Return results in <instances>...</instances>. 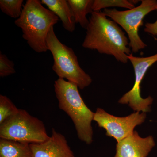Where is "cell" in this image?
I'll list each match as a JSON object with an SVG mask.
<instances>
[{"label": "cell", "mask_w": 157, "mask_h": 157, "mask_svg": "<svg viewBox=\"0 0 157 157\" xmlns=\"http://www.w3.org/2000/svg\"><path fill=\"white\" fill-rule=\"evenodd\" d=\"M89 20L82 47L112 56L121 63H128L131 54L129 39L117 24L101 11H93Z\"/></svg>", "instance_id": "cell-1"}, {"label": "cell", "mask_w": 157, "mask_h": 157, "mask_svg": "<svg viewBox=\"0 0 157 157\" xmlns=\"http://www.w3.org/2000/svg\"><path fill=\"white\" fill-rule=\"evenodd\" d=\"M59 17L42 6L39 0H27L19 18L14 21L21 29L22 37L38 53L48 50L46 38L50 29L58 22Z\"/></svg>", "instance_id": "cell-2"}, {"label": "cell", "mask_w": 157, "mask_h": 157, "mask_svg": "<svg viewBox=\"0 0 157 157\" xmlns=\"http://www.w3.org/2000/svg\"><path fill=\"white\" fill-rule=\"evenodd\" d=\"M76 85L63 78L55 81L54 90L59 107L73 121L78 138L88 144L92 143L93 130L91 125L95 113L86 106Z\"/></svg>", "instance_id": "cell-3"}, {"label": "cell", "mask_w": 157, "mask_h": 157, "mask_svg": "<svg viewBox=\"0 0 157 157\" xmlns=\"http://www.w3.org/2000/svg\"><path fill=\"white\" fill-rule=\"evenodd\" d=\"M46 45L53 56L52 70L59 78L67 79L81 90L89 86L92 82L91 77L80 67L73 49L59 40L53 27L47 36Z\"/></svg>", "instance_id": "cell-4"}, {"label": "cell", "mask_w": 157, "mask_h": 157, "mask_svg": "<svg viewBox=\"0 0 157 157\" xmlns=\"http://www.w3.org/2000/svg\"><path fill=\"white\" fill-rule=\"evenodd\" d=\"M45 125L27 111L19 109L15 115L0 124V138L31 144L48 140Z\"/></svg>", "instance_id": "cell-5"}, {"label": "cell", "mask_w": 157, "mask_h": 157, "mask_svg": "<svg viewBox=\"0 0 157 157\" xmlns=\"http://www.w3.org/2000/svg\"><path fill=\"white\" fill-rule=\"evenodd\" d=\"M157 9L156 0H142L140 6L134 9L124 11L106 9L103 12L125 31L128 37L129 47L133 52L137 53L147 46L139 36V28L143 25L144 17Z\"/></svg>", "instance_id": "cell-6"}, {"label": "cell", "mask_w": 157, "mask_h": 157, "mask_svg": "<svg viewBox=\"0 0 157 157\" xmlns=\"http://www.w3.org/2000/svg\"><path fill=\"white\" fill-rule=\"evenodd\" d=\"M128 58L134 67L135 83L132 89L120 99L118 103L128 105L136 112H149L153 99L151 96L146 98L141 97L140 84L149 68L157 62V53L146 57L135 56L131 53L128 56Z\"/></svg>", "instance_id": "cell-7"}, {"label": "cell", "mask_w": 157, "mask_h": 157, "mask_svg": "<svg viewBox=\"0 0 157 157\" xmlns=\"http://www.w3.org/2000/svg\"><path fill=\"white\" fill-rule=\"evenodd\" d=\"M146 118L145 113L135 112L128 116L118 117L98 108L93 121L106 130V135L113 137L118 142L132 135L135 127L143 123Z\"/></svg>", "instance_id": "cell-8"}, {"label": "cell", "mask_w": 157, "mask_h": 157, "mask_svg": "<svg viewBox=\"0 0 157 157\" xmlns=\"http://www.w3.org/2000/svg\"><path fill=\"white\" fill-rule=\"evenodd\" d=\"M30 146L32 157H75L65 136L54 128L48 140Z\"/></svg>", "instance_id": "cell-9"}, {"label": "cell", "mask_w": 157, "mask_h": 157, "mask_svg": "<svg viewBox=\"0 0 157 157\" xmlns=\"http://www.w3.org/2000/svg\"><path fill=\"white\" fill-rule=\"evenodd\" d=\"M155 144L151 135L140 137L137 131L116 144L114 157H147Z\"/></svg>", "instance_id": "cell-10"}, {"label": "cell", "mask_w": 157, "mask_h": 157, "mask_svg": "<svg viewBox=\"0 0 157 157\" xmlns=\"http://www.w3.org/2000/svg\"><path fill=\"white\" fill-rule=\"evenodd\" d=\"M42 5L56 14L62 21L64 28L73 33L75 29V22L73 13L67 1L66 0H42Z\"/></svg>", "instance_id": "cell-11"}, {"label": "cell", "mask_w": 157, "mask_h": 157, "mask_svg": "<svg viewBox=\"0 0 157 157\" xmlns=\"http://www.w3.org/2000/svg\"><path fill=\"white\" fill-rule=\"evenodd\" d=\"M0 157H32L30 144L0 138Z\"/></svg>", "instance_id": "cell-12"}, {"label": "cell", "mask_w": 157, "mask_h": 157, "mask_svg": "<svg viewBox=\"0 0 157 157\" xmlns=\"http://www.w3.org/2000/svg\"><path fill=\"white\" fill-rule=\"evenodd\" d=\"M94 0H68L73 13L75 23H78L82 27L86 29L89 23L86 15L92 13Z\"/></svg>", "instance_id": "cell-13"}, {"label": "cell", "mask_w": 157, "mask_h": 157, "mask_svg": "<svg viewBox=\"0 0 157 157\" xmlns=\"http://www.w3.org/2000/svg\"><path fill=\"white\" fill-rule=\"evenodd\" d=\"M23 3V0H1L0 9L4 14L17 19L22 12Z\"/></svg>", "instance_id": "cell-14"}, {"label": "cell", "mask_w": 157, "mask_h": 157, "mask_svg": "<svg viewBox=\"0 0 157 157\" xmlns=\"http://www.w3.org/2000/svg\"><path fill=\"white\" fill-rule=\"evenodd\" d=\"M115 7L132 9L135 8V6L132 1L128 0H94L92 9L93 11H98L102 9Z\"/></svg>", "instance_id": "cell-15"}, {"label": "cell", "mask_w": 157, "mask_h": 157, "mask_svg": "<svg viewBox=\"0 0 157 157\" xmlns=\"http://www.w3.org/2000/svg\"><path fill=\"white\" fill-rule=\"evenodd\" d=\"M19 109L6 96L0 95V124L17 113Z\"/></svg>", "instance_id": "cell-16"}, {"label": "cell", "mask_w": 157, "mask_h": 157, "mask_svg": "<svg viewBox=\"0 0 157 157\" xmlns=\"http://www.w3.org/2000/svg\"><path fill=\"white\" fill-rule=\"evenodd\" d=\"M14 64L6 55L0 54V76L5 77L15 73Z\"/></svg>", "instance_id": "cell-17"}, {"label": "cell", "mask_w": 157, "mask_h": 157, "mask_svg": "<svg viewBox=\"0 0 157 157\" xmlns=\"http://www.w3.org/2000/svg\"><path fill=\"white\" fill-rule=\"evenodd\" d=\"M157 11V9H156ZM144 31L152 36L157 35V19L154 23L147 22L145 25Z\"/></svg>", "instance_id": "cell-18"}]
</instances>
